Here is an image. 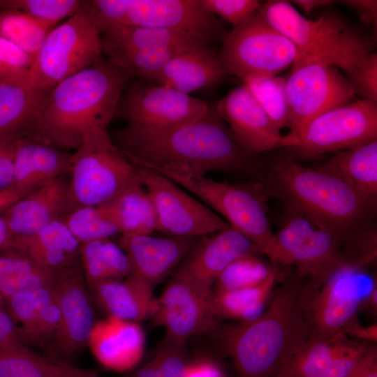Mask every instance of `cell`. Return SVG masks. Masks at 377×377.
I'll return each instance as SVG.
<instances>
[{"label": "cell", "mask_w": 377, "mask_h": 377, "mask_svg": "<svg viewBox=\"0 0 377 377\" xmlns=\"http://www.w3.org/2000/svg\"><path fill=\"white\" fill-rule=\"evenodd\" d=\"M153 319L166 330V334L186 341L195 335L212 331L216 318L212 313L209 297L198 293L184 281L172 276L157 298Z\"/></svg>", "instance_id": "cell-21"}, {"label": "cell", "mask_w": 377, "mask_h": 377, "mask_svg": "<svg viewBox=\"0 0 377 377\" xmlns=\"http://www.w3.org/2000/svg\"><path fill=\"white\" fill-rule=\"evenodd\" d=\"M271 264L256 253L244 255L231 263L215 280L212 294L253 287L276 272Z\"/></svg>", "instance_id": "cell-39"}, {"label": "cell", "mask_w": 377, "mask_h": 377, "mask_svg": "<svg viewBox=\"0 0 377 377\" xmlns=\"http://www.w3.org/2000/svg\"><path fill=\"white\" fill-rule=\"evenodd\" d=\"M358 15L361 21L367 24L376 25L377 1L376 0H343L339 1Z\"/></svg>", "instance_id": "cell-53"}, {"label": "cell", "mask_w": 377, "mask_h": 377, "mask_svg": "<svg viewBox=\"0 0 377 377\" xmlns=\"http://www.w3.org/2000/svg\"><path fill=\"white\" fill-rule=\"evenodd\" d=\"M363 311H366L374 317L377 314V288H376L368 297Z\"/></svg>", "instance_id": "cell-58"}, {"label": "cell", "mask_w": 377, "mask_h": 377, "mask_svg": "<svg viewBox=\"0 0 377 377\" xmlns=\"http://www.w3.org/2000/svg\"><path fill=\"white\" fill-rule=\"evenodd\" d=\"M345 334L352 339L367 341L372 343L377 342V323L363 326L358 321L348 328Z\"/></svg>", "instance_id": "cell-54"}, {"label": "cell", "mask_w": 377, "mask_h": 377, "mask_svg": "<svg viewBox=\"0 0 377 377\" xmlns=\"http://www.w3.org/2000/svg\"><path fill=\"white\" fill-rule=\"evenodd\" d=\"M53 286L20 293L4 299L5 309L17 330L27 327L54 300Z\"/></svg>", "instance_id": "cell-44"}, {"label": "cell", "mask_w": 377, "mask_h": 377, "mask_svg": "<svg viewBox=\"0 0 377 377\" xmlns=\"http://www.w3.org/2000/svg\"><path fill=\"white\" fill-rule=\"evenodd\" d=\"M277 279V272L259 285L212 294L209 303L216 318L247 322L256 319L265 310Z\"/></svg>", "instance_id": "cell-34"}, {"label": "cell", "mask_w": 377, "mask_h": 377, "mask_svg": "<svg viewBox=\"0 0 377 377\" xmlns=\"http://www.w3.org/2000/svg\"><path fill=\"white\" fill-rule=\"evenodd\" d=\"M260 8L269 23L297 49L292 68L318 63L346 71L371 52L374 40L340 16L327 14L308 20L290 1L281 0L267 1Z\"/></svg>", "instance_id": "cell-5"}, {"label": "cell", "mask_w": 377, "mask_h": 377, "mask_svg": "<svg viewBox=\"0 0 377 377\" xmlns=\"http://www.w3.org/2000/svg\"><path fill=\"white\" fill-rule=\"evenodd\" d=\"M286 91L291 114L289 134L294 138L312 119L355 97L346 76L337 67L318 63L292 68Z\"/></svg>", "instance_id": "cell-15"}, {"label": "cell", "mask_w": 377, "mask_h": 377, "mask_svg": "<svg viewBox=\"0 0 377 377\" xmlns=\"http://www.w3.org/2000/svg\"><path fill=\"white\" fill-rule=\"evenodd\" d=\"M220 60L228 74L243 81L276 76L293 66L297 49L267 20L260 7L223 40Z\"/></svg>", "instance_id": "cell-10"}, {"label": "cell", "mask_w": 377, "mask_h": 377, "mask_svg": "<svg viewBox=\"0 0 377 377\" xmlns=\"http://www.w3.org/2000/svg\"><path fill=\"white\" fill-rule=\"evenodd\" d=\"M59 322V309L54 298L34 321L24 328L16 329L18 339L27 347H42L52 340Z\"/></svg>", "instance_id": "cell-45"}, {"label": "cell", "mask_w": 377, "mask_h": 377, "mask_svg": "<svg viewBox=\"0 0 377 377\" xmlns=\"http://www.w3.org/2000/svg\"><path fill=\"white\" fill-rule=\"evenodd\" d=\"M22 135L0 136V191L13 188L14 160L17 142Z\"/></svg>", "instance_id": "cell-50"}, {"label": "cell", "mask_w": 377, "mask_h": 377, "mask_svg": "<svg viewBox=\"0 0 377 377\" xmlns=\"http://www.w3.org/2000/svg\"><path fill=\"white\" fill-rule=\"evenodd\" d=\"M26 346L20 343L16 326L6 309L0 311V352L20 349Z\"/></svg>", "instance_id": "cell-51"}, {"label": "cell", "mask_w": 377, "mask_h": 377, "mask_svg": "<svg viewBox=\"0 0 377 377\" xmlns=\"http://www.w3.org/2000/svg\"><path fill=\"white\" fill-rule=\"evenodd\" d=\"M249 253L262 252L246 235L229 227L199 239L172 276L184 281L202 296L209 297L220 274L235 260Z\"/></svg>", "instance_id": "cell-18"}, {"label": "cell", "mask_w": 377, "mask_h": 377, "mask_svg": "<svg viewBox=\"0 0 377 377\" xmlns=\"http://www.w3.org/2000/svg\"><path fill=\"white\" fill-rule=\"evenodd\" d=\"M112 140L134 165L170 167L197 175L244 170L253 158L234 138L216 105L186 126L155 128L128 124L114 131Z\"/></svg>", "instance_id": "cell-1"}, {"label": "cell", "mask_w": 377, "mask_h": 377, "mask_svg": "<svg viewBox=\"0 0 377 377\" xmlns=\"http://www.w3.org/2000/svg\"><path fill=\"white\" fill-rule=\"evenodd\" d=\"M286 82V79L279 76L244 81L249 91L280 131L291 126Z\"/></svg>", "instance_id": "cell-40"}, {"label": "cell", "mask_w": 377, "mask_h": 377, "mask_svg": "<svg viewBox=\"0 0 377 377\" xmlns=\"http://www.w3.org/2000/svg\"><path fill=\"white\" fill-rule=\"evenodd\" d=\"M70 172L66 214L80 207L102 205L140 182L136 167L101 128L84 135L72 154Z\"/></svg>", "instance_id": "cell-7"}, {"label": "cell", "mask_w": 377, "mask_h": 377, "mask_svg": "<svg viewBox=\"0 0 377 377\" xmlns=\"http://www.w3.org/2000/svg\"><path fill=\"white\" fill-rule=\"evenodd\" d=\"M320 169L330 172L367 197L377 195V139L335 151Z\"/></svg>", "instance_id": "cell-32"}, {"label": "cell", "mask_w": 377, "mask_h": 377, "mask_svg": "<svg viewBox=\"0 0 377 377\" xmlns=\"http://www.w3.org/2000/svg\"><path fill=\"white\" fill-rule=\"evenodd\" d=\"M190 362L186 341L165 334L144 362L122 377H186Z\"/></svg>", "instance_id": "cell-37"}, {"label": "cell", "mask_w": 377, "mask_h": 377, "mask_svg": "<svg viewBox=\"0 0 377 377\" xmlns=\"http://www.w3.org/2000/svg\"><path fill=\"white\" fill-rule=\"evenodd\" d=\"M135 78L100 57L56 84L34 124V135L54 147L77 148L94 128L105 129L119 98Z\"/></svg>", "instance_id": "cell-4"}, {"label": "cell", "mask_w": 377, "mask_h": 377, "mask_svg": "<svg viewBox=\"0 0 377 377\" xmlns=\"http://www.w3.org/2000/svg\"><path fill=\"white\" fill-rule=\"evenodd\" d=\"M56 276L55 270L40 267L20 256L9 252L0 256V296L3 299L51 286Z\"/></svg>", "instance_id": "cell-35"}, {"label": "cell", "mask_w": 377, "mask_h": 377, "mask_svg": "<svg viewBox=\"0 0 377 377\" xmlns=\"http://www.w3.org/2000/svg\"><path fill=\"white\" fill-rule=\"evenodd\" d=\"M101 206L121 235H151L157 230L153 202L140 182Z\"/></svg>", "instance_id": "cell-31"}, {"label": "cell", "mask_w": 377, "mask_h": 377, "mask_svg": "<svg viewBox=\"0 0 377 377\" xmlns=\"http://www.w3.org/2000/svg\"><path fill=\"white\" fill-rule=\"evenodd\" d=\"M9 231L7 223L0 213V250L1 251L8 242Z\"/></svg>", "instance_id": "cell-59"}, {"label": "cell", "mask_w": 377, "mask_h": 377, "mask_svg": "<svg viewBox=\"0 0 377 377\" xmlns=\"http://www.w3.org/2000/svg\"><path fill=\"white\" fill-rule=\"evenodd\" d=\"M312 282L285 281L256 319L226 330L222 342L237 377H277L308 339L306 305Z\"/></svg>", "instance_id": "cell-3"}, {"label": "cell", "mask_w": 377, "mask_h": 377, "mask_svg": "<svg viewBox=\"0 0 377 377\" xmlns=\"http://www.w3.org/2000/svg\"><path fill=\"white\" fill-rule=\"evenodd\" d=\"M352 377H377V350L374 349Z\"/></svg>", "instance_id": "cell-55"}, {"label": "cell", "mask_w": 377, "mask_h": 377, "mask_svg": "<svg viewBox=\"0 0 377 377\" xmlns=\"http://www.w3.org/2000/svg\"><path fill=\"white\" fill-rule=\"evenodd\" d=\"M103 50L113 52L158 48L183 51L212 47L206 42L175 30L155 27L124 26L103 32Z\"/></svg>", "instance_id": "cell-29"}, {"label": "cell", "mask_w": 377, "mask_h": 377, "mask_svg": "<svg viewBox=\"0 0 377 377\" xmlns=\"http://www.w3.org/2000/svg\"><path fill=\"white\" fill-rule=\"evenodd\" d=\"M304 157L350 149L377 139V103L351 101L309 121L295 137Z\"/></svg>", "instance_id": "cell-12"}, {"label": "cell", "mask_w": 377, "mask_h": 377, "mask_svg": "<svg viewBox=\"0 0 377 377\" xmlns=\"http://www.w3.org/2000/svg\"><path fill=\"white\" fill-rule=\"evenodd\" d=\"M210 13L230 22L233 27L246 22L260 6L256 0H200Z\"/></svg>", "instance_id": "cell-49"}, {"label": "cell", "mask_w": 377, "mask_h": 377, "mask_svg": "<svg viewBox=\"0 0 377 377\" xmlns=\"http://www.w3.org/2000/svg\"><path fill=\"white\" fill-rule=\"evenodd\" d=\"M274 232L280 267H294L296 276L321 283L339 267L356 262L344 239L320 220L286 206Z\"/></svg>", "instance_id": "cell-8"}, {"label": "cell", "mask_w": 377, "mask_h": 377, "mask_svg": "<svg viewBox=\"0 0 377 377\" xmlns=\"http://www.w3.org/2000/svg\"><path fill=\"white\" fill-rule=\"evenodd\" d=\"M209 108L205 101L189 94L139 79L125 87L115 114L128 124L175 128L195 121Z\"/></svg>", "instance_id": "cell-13"}, {"label": "cell", "mask_w": 377, "mask_h": 377, "mask_svg": "<svg viewBox=\"0 0 377 377\" xmlns=\"http://www.w3.org/2000/svg\"><path fill=\"white\" fill-rule=\"evenodd\" d=\"M198 238L121 234L118 244L130 260L131 272L154 287L174 272Z\"/></svg>", "instance_id": "cell-22"}, {"label": "cell", "mask_w": 377, "mask_h": 377, "mask_svg": "<svg viewBox=\"0 0 377 377\" xmlns=\"http://www.w3.org/2000/svg\"><path fill=\"white\" fill-rule=\"evenodd\" d=\"M227 74L212 47H202L180 52L145 81L189 94L214 87Z\"/></svg>", "instance_id": "cell-28"}, {"label": "cell", "mask_w": 377, "mask_h": 377, "mask_svg": "<svg viewBox=\"0 0 377 377\" xmlns=\"http://www.w3.org/2000/svg\"><path fill=\"white\" fill-rule=\"evenodd\" d=\"M130 0H91L86 8L91 13L101 33L127 26Z\"/></svg>", "instance_id": "cell-48"}, {"label": "cell", "mask_w": 377, "mask_h": 377, "mask_svg": "<svg viewBox=\"0 0 377 377\" xmlns=\"http://www.w3.org/2000/svg\"><path fill=\"white\" fill-rule=\"evenodd\" d=\"M186 377H228L223 368L210 358L191 360Z\"/></svg>", "instance_id": "cell-52"}, {"label": "cell", "mask_w": 377, "mask_h": 377, "mask_svg": "<svg viewBox=\"0 0 377 377\" xmlns=\"http://www.w3.org/2000/svg\"><path fill=\"white\" fill-rule=\"evenodd\" d=\"M84 371L54 358L42 357L27 346L0 352V377H77Z\"/></svg>", "instance_id": "cell-36"}, {"label": "cell", "mask_w": 377, "mask_h": 377, "mask_svg": "<svg viewBox=\"0 0 377 377\" xmlns=\"http://www.w3.org/2000/svg\"><path fill=\"white\" fill-rule=\"evenodd\" d=\"M369 265L348 263L321 283H313L305 310L308 339L345 334L349 327L359 321L360 312L377 288Z\"/></svg>", "instance_id": "cell-9"}, {"label": "cell", "mask_w": 377, "mask_h": 377, "mask_svg": "<svg viewBox=\"0 0 377 377\" xmlns=\"http://www.w3.org/2000/svg\"><path fill=\"white\" fill-rule=\"evenodd\" d=\"M87 288L91 299L109 317L139 322L152 318L156 312L154 287L132 272L122 280L104 281Z\"/></svg>", "instance_id": "cell-27"}, {"label": "cell", "mask_w": 377, "mask_h": 377, "mask_svg": "<svg viewBox=\"0 0 377 377\" xmlns=\"http://www.w3.org/2000/svg\"><path fill=\"white\" fill-rule=\"evenodd\" d=\"M260 182L268 197L333 228L353 252L366 253L376 246V237L367 227L374 216L376 199L366 196L339 177L281 156L272 163Z\"/></svg>", "instance_id": "cell-2"}, {"label": "cell", "mask_w": 377, "mask_h": 377, "mask_svg": "<svg viewBox=\"0 0 377 377\" xmlns=\"http://www.w3.org/2000/svg\"><path fill=\"white\" fill-rule=\"evenodd\" d=\"M88 346L104 367L128 372L142 360L145 334L138 322L108 316L95 323Z\"/></svg>", "instance_id": "cell-24"}, {"label": "cell", "mask_w": 377, "mask_h": 377, "mask_svg": "<svg viewBox=\"0 0 377 377\" xmlns=\"http://www.w3.org/2000/svg\"><path fill=\"white\" fill-rule=\"evenodd\" d=\"M135 166L140 182L153 202L158 231L171 236L200 237L230 227L173 181L151 170Z\"/></svg>", "instance_id": "cell-14"}, {"label": "cell", "mask_w": 377, "mask_h": 377, "mask_svg": "<svg viewBox=\"0 0 377 377\" xmlns=\"http://www.w3.org/2000/svg\"><path fill=\"white\" fill-rule=\"evenodd\" d=\"M354 95L377 103V54L369 53L346 71Z\"/></svg>", "instance_id": "cell-46"}, {"label": "cell", "mask_w": 377, "mask_h": 377, "mask_svg": "<svg viewBox=\"0 0 377 377\" xmlns=\"http://www.w3.org/2000/svg\"><path fill=\"white\" fill-rule=\"evenodd\" d=\"M216 105L234 138L252 157L276 148L295 147V140L289 133H281L244 84L230 90Z\"/></svg>", "instance_id": "cell-17"}, {"label": "cell", "mask_w": 377, "mask_h": 377, "mask_svg": "<svg viewBox=\"0 0 377 377\" xmlns=\"http://www.w3.org/2000/svg\"><path fill=\"white\" fill-rule=\"evenodd\" d=\"M80 261L87 286L122 280L132 272L130 260L125 251L109 238L82 243Z\"/></svg>", "instance_id": "cell-33"}, {"label": "cell", "mask_w": 377, "mask_h": 377, "mask_svg": "<svg viewBox=\"0 0 377 377\" xmlns=\"http://www.w3.org/2000/svg\"><path fill=\"white\" fill-rule=\"evenodd\" d=\"M33 61L22 50L0 38V83H28Z\"/></svg>", "instance_id": "cell-47"}, {"label": "cell", "mask_w": 377, "mask_h": 377, "mask_svg": "<svg viewBox=\"0 0 377 377\" xmlns=\"http://www.w3.org/2000/svg\"><path fill=\"white\" fill-rule=\"evenodd\" d=\"M61 220L81 244L120 233L101 205L80 207L68 213Z\"/></svg>", "instance_id": "cell-41"}, {"label": "cell", "mask_w": 377, "mask_h": 377, "mask_svg": "<svg viewBox=\"0 0 377 377\" xmlns=\"http://www.w3.org/2000/svg\"><path fill=\"white\" fill-rule=\"evenodd\" d=\"M290 2L301 8L306 13H309L316 7L327 6L334 1L331 0H293Z\"/></svg>", "instance_id": "cell-57"}, {"label": "cell", "mask_w": 377, "mask_h": 377, "mask_svg": "<svg viewBox=\"0 0 377 377\" xmlns=\"http://www.w3.org/2000/svg\"><path fill=\"white\" fill-rule=\"evenodd\" d=\"M147 169L195 194L223 216L231 228L252 240L268 256L274 269L280 266V251L267 215L268 195L262 182L225 183L170 167Z\"/></svg>", "instance_id": "cell-6"}, {"label": "cell", "mask_w": 377, "mask_h": 377, "mask_svg": "<svg viewBox=\"0 0 377 377\" xmlns=\"http://www.w3.org/2000/svg\"><path fill=\"white\" fill-rule=\"evenodd\" d=\"M52 88L27 82L0 83V136L34 135V124Z\"/></svg>", "instance_id": "cell-30"}, {"label": "cell", "mask_w": 377, "mask_h": 377, "mask_svg": "<svg viewBox=\"0 0 377 377\" xmlns=\"http://www.w3.org/2000/svg\"><path fill=\"white\" fill-rule=\"evenodd\" d=\"M53 290L59 309V322L51 340L52 358L71 364L70 360L88 346L96 323L92 299L82 267L63 269Z\"/></svg>", "instance_id": "cell-16"}, {"label": "cell", "mask_w": 377, "mask_h": 377, "mask_svg": "<svg viewBox=\"0 0 377 377\" xmlns=\"http://www.w3.org/2000/svg\"><path fill=\"white\" fill-rule=\"evenodd\" d=\"M77 377H98V373L94 370H86Z\"/></svg>", "instance_id": "cell-60"}, {"label": "cell", "mask_w": 377, "mask_h": 377, "mask_svg": "<svg viewBox=\"0 0 377 377\" xmlns=\"http://www.w3.org/2000/svg\"><path fill=\"white\" fill-rule=\"evenodd\" d=\"M72 154L34 135L19 138L15 153L13 188L27 194L70 172Z\"/></svg>", "instance_id": "cell-26"}, {"label": "cell", "mask_w": 377, "mask_h": 377, "mask_svg": "<svg viewBox=\"0 0 377 377\" xmlns=\"http://www.w3.org/2000/svg\"><path fill=\"white\" fill-rule=\"evenodd\" d=\"M182 52L184 51L158 48L123 51L107 55L111 63L129 72L134 77L147 80Z\"/></svg>", "instance_id": "cell-42"}, {"label": "cell", "mask_w": 377, "mask_h": 377, "mask_svg": "<svg viewBox=\"0 0 377 377\" xmlns=\"http://www.w3.org/2000/svg\"><path fill=\"white\" fill-rule=\"evenodd\" d=\"M80 0H0V10H17L38 20L56 25L85 8Z\"/></svg>", "instance_id": "cell-43"}, {"label": "cell", "mask_w": 377, "mask_h": 377, "mask_svg": "<svg viewBox=\"0 0 377 377\" xmlns=\"http://www.w3.org/2000/svg\"><path fill=\"white\" fill-rule=\"evenodd\" d=\"M103 50L101 31L85 4L82 10L48 34L32 63L28 84L38 89L53 88L93 64Z\"/></svg>", "instance_id": "cell-11"}, {"label": "cell", "mask_w": 377, "mask_h": 377, "mask_svg": "<svg viewBox=\"0 0 377 377\" xmlns=\"http://www.w3.org/2000/svg\"><path fill=\"white\" fill-rule=\"evenodd\" d=\"M127 26L168 29L199 38L212 46L228 31L222 20L200 0H130Z\"/></svg>", "instance_id": "cell-19"}, {"label": "cell", "mask_w": 377, "mask_h": 377, "mask_svg": "<svg viewBox=\"0 0 377 377\" xmlns=\"http://www.w3.org/2000/svg\"><path fill=\"white\" fill-rule=\"evenodd\" d=\"M81 245L59 219L31 236L9 240L1 251L20 256L40 267L58 270L81 267Z\"/></svg>", "instance_id": "cell-25"}, {"label": "cell", "mask_w": 377, "mask_h": 377, "mask_svg": "<svg viewBox=\"0 0 377 377\" xmlns=\"http://www.w3.org/2000/svg\"><path fill=\"white\" fill-rule=\"evenodd\" d=\"M5 309L4 299L0 296V311Z\"/></svg>", "instance_id": "cell-61"}, {"label": "cell", "mask_w": 377, "mask_h": 377, "mask_svg": "<svg viewBox=\"0 0 377 377\" xmlns=\"http://www.w3.org/2000/svg\"><path fill=\"white\" fill-rule=\"evenodd\" d=\"M24 195L26 194L20 193L14 188L0 191V213L10 204Z\"/></svg>", "instance_id": "cell-56"}, {"label": "cell", "mask_w": 377, "mask_h": 377, "mask_svg": "<svg viewBox=\"0 0 377 377\" xmlns=\"http://www.w3.org/2000/svg\"><path fill=\"white\" fill-rule=\"evenodd\" d=\"M376 348L345 334L309 339L277 377H352Z\"/></svg>", "instance_id": "cell-20"}, {"label": "cell", "mask_w": 377, "mask_h": 377, "mask_svg": "<svg viewBox=\"0 0 377 377\" xmlns=\"http://www.w3.org/2000/svg\"><path fill=\"white\" fill-rule=\"evenodd\" d=\"M56 25L17 10H0V38L16 45L34 60Z\"/></svg>", "instance_id": "cell-38"}, {"label": "cell", "mask_w": 377, "mask_h": 377, "mask_svg": "<svg viewBox=\"0 0 377 377\" xmlns=\"http://www.w3.org/2000/svg\"><path fill=\"white\" fill-rule=\"evenodd\" d=\"M68 183L64 176L59 177L7 206L1 214L8 228V242L31 236L61 219L66 214Z\"/></svg>", "instance_id": "cell-23"}]
</instances>
